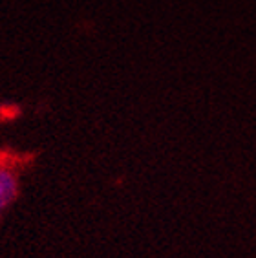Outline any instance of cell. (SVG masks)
<instances>
[{
    "mask_svg": "<svg viewBox=\"0 0 256 258\" xmlns=\"http://www.w3.org/2000/svg\"><path fill=\"white\" fill-rule=\"evenodd\" d=\"M19 194V176L15 169L0 161V214L13 204Z\"/></svg>",
    "mask_w": 256,
    "mask_h": 258,
    "instance_id": "cell-1",
    "label": "cell"
}]
</instances>
